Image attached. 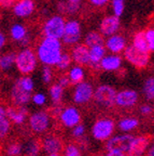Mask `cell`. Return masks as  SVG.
Segmentation results:
<instances>
[{"instance_id": "2e32d148", "label": "cell", "mask_w": 154, "mask_h": 156, "mask_svg": "<svg viewBox=\"0 0 154 156\" xmlns=\"http://www.w3.org/2000/svg\"><path fill=\"white\" fill-rule=\"evenodd\" d=\"M71 56L75 65H89V48L85 44H78L71 49Z\"/></svg>"}, {"instance_id": "30bf717a", "label": "cell", "mask_w": 154, "mask_h": 156, "mask_svg": "<svg viewBox=\"0 0 154 156\" xmlns=\"http://www.w3.org/2000/svg\"><path fill=\"white\" fill-rule=\"evenodd\" d=\"M121 27V20L114 14L106 15L99 23V32L104 37H110L118 34Z\"/></svg>"}, {"instance_id": "e575fe53", "label": "cell", "mask_w": 154, "mask_h": 156, "mask_svg": "<svg viewBox=\"0 0 154 156\" xmlns=\"http://www.w3.org/2000/svg\"><path fill=\"white\" fill-rule=\"evenodd\" d=\"M23 152V146L19 143H11L7 149V154L9 156H19Z\"/></svg>"}, {"instance_id": "681fc988", "label": "cell", "mask_w": 154, "mask_h": 156, "mask_svg": "<svg viewBox=\"0 0 154 156\" xmlns=\"http://www.w3.org/2000/svg\"><path fill=\"white\" fill-rule=\"evenodd\" d=\"M69 3H73V5H81V2L83 0H67Z\"/></svg>"}, {"instance_id": "d590c367", "label": "cell", "mask_w": 154, "mask_h": 156, "mask_svg": "<svg viewBox=\"0 0 154 156\" xmlns=\"http://www.w3.org/2000/svg\"><path fill=\"white\" fill-rule=\"evenodd\" d=\"M10 119L8 117H3V118H0V136L1 138H5V134L9 132L10 130Z\"/></svg>"}, {"instance_id": "9c48e42d", "label": "cell", "mask_w": 154, "mask_h": 156, "mask_svg": "<svg viewBox=\"0 0 154 156\" xmlns=\"http://www.w3.org/2000/svg\"><path fill=\"white\" fill-rule=\"evenodd\" d=\"M95 89L91 83L89 81H82L81 83L77 85L73 90V101L75 104L82 105L89 101L94 98Z\"/></svg>"}, {"instance_id": "603a6c76", "label": "cell", "mask_w": 154, "mask_h": 156, "mask_svg": "<svg viewBox=\"0 0 154 156\" xmlns=\"http://www.w3.org/2000/svg\"><path fill=\"white\" fill-rule=\"evenodd\" d=\"M28 36L29 35L28 32H27L26 26L24 24H22V23H14L10 28V37H11L13 41L21 44Z\"/></svg>"}, {"instance_id": "8992f818", "label": "cell", "mask_w": 154, "mask_h": 156, "mask_svg": "<svg viewBox=\"0 0 154 156\" xmlns=\"http://www.w3.org/2000/svg\"><path fill=\"white\" fill-rule=\"evenodd\" d=\"M118 91L110 85H100L95 89L94 100L105 107H111L116 104Z\"/></svg>"}, {"instance_id": "5bb4252c", "label": "cell", "mask_w": 154, "mask_h": 156, "mask_svg": "<svg viewBox=\"0 0 154 156\" xmlns=\"http://www.w3.org/2000/svg\"><path fill=\"white\" fill-rule=\"evenodd\" d=\"M105 47H106L107 51H109L110 53L120 54L122 52L124 53V51H125L128 46L125 37L121 34H116L106 39Z\"/></svg>"}, {"instance_id": "6da1fadb", "label": "cell", "mask_w": 154, "mask_h": 156, "mask_svg": "<svg viewBox=\"0 0 154 156\" xmlns=\"http://www.w3.org/2000/svg\"><path fill=\"white\" fill-rule=\"evenodd\" d=\"M38 60L44 66H56L63 55V42L58 39L44 37L36 50Z\"/></svg>"}, {"instance_id": "f35d334b", "label": "cell", "mask_w": 154, "mask_h": 156, "mask_svg": "<svg viewBox=\"0 0 154 156\" xmlns=\"http://www.w3.org/2000/svg\"><path fill=\"white\" fill-rule=\"evenodd\" d=\"M146 37H147L148 46L150 51H154V28H149L146 30Z\"/></svg>"}, {"instance_id": "74e56055", "label": "cell", "mask_w": 154, "mask_h": 156, "mask_svg": "<svg viewBox=\"0 0 154 156\" xmlns=\"http://www.w3.org/2000/svg\"><path fill=\"white\" fill-rule=\"evenodd\" d=\"M53 79V71L50 66H44L42 69V80L44 83H50Z\"/></svg>"}, {"instance_id": "484cf974", "label": "cell", "mask_w": 154, "mask_h": 156, "mask_svg": "<svg viewBox=\"0 0 154 156\" xmlns=\"http://www.w3.org/2000/svg\"><path fill=\"white\" fill-rule=\"evenodd\" d=\"M68 77L70 79V83H73V85H79L82 81H84L85 77V72L83 66L80 65H73L72 67L69 69V73H68Z\"/></svg>"}, {"instance_id": "7a4b0ae2", "label": "cell", "mask_w": 154, "mask_h": 156, "mask_svg": "<svg viewBox=\"0 0 154 156\" xmlns=\"http://www.w3.org/2000/svg\"><path fill=\"white\" fill-rule=\"evenodd\" d=\"M37 53L30 48H23L16 53L15 66L23 76H28L37 68L38 65Z\"/></svg>"}, {"instance_id": "44dd1931", "label": "cell", "mask_w": 154, "mask_h": 156, "mask_svg": "<svg viewBox=\"0 0 154 156\" xmlns=\"http://www.w3.org/2000/svg\"><path fill=\"white\" fill-rule=\"evenodd\" d=\"M27 110L24 106H9L7 107V117L15 125H22L25 122Z\"/></svg>"}, {"instance_id": "c3c4849f", "label": "cell", "mask_w": 154, "mask_h": 156, "mask_svg": "<svg viewBox=\"0 0 154 156\" xmlns=\"http://www.w3.org/2000/svg\"><path fill=\"white\" fill-rule=\"evenodd\" d=\"M147 156H154V143L149 147L147 152Z\"/></svg>"}, {"instance_id": "4fadbf2b", "label": "cell", "mask_w": 154, "mask_h": 156, "mask_svg": "<svg viewBox=\"0 0 154 156\" xmlns=\"http://www.w3.org/2000/svg\"><path fill=\"white\" fill-rule=\"evenodd\" d=\"M139 100V94L132 89H123L116 94V105L122 108H128L136 104Z\"/></svg>"}, {"instance_id": "7402d4cb", "label": "cell", "mask_w": 154, "mask_h": 156, "mask_svg": "<svg viewBox=\"0 0 154 156\" xmlns=\"http://www.w3.org/2000/svg\"><path fill=\"white\" fill-rule=\"evenodd\" d=\"M106 52H107V49L105 46H96L89 48V58H91L89 66L92 68H95V69L100 68L101 61L107 55Z\"/></svg>"}, {"instance_id": "8d00e7d4", "label": "cell", "mask_w": 154, "mask_h": 156, "mask_svg": "<svg viewBox=\"0 0 154 156\" xmlns=\"http://www.w3.org/2000/svg\"><path fill=\"white\" fill-rule=\"evenodd\" d=\"M64 156H82V154L77 145L69 144L66 146L65 151H64Z\"/></svg>"}, {"instance_id": "836d02e7", "label": "cell", "mask_w": 154, "mask_h": 156, "mask_svg": "<svg viewBox=\"0 0 154 156\" xmlns=\"http://www.w3.org/2000/svg\"><path fill=\"white\" fill-rule=\"evenodd\" d=\"M17 83L24 88L25 90L32 93V91L35 88V81L30 76H23V77L17 79Z\"/></svg>"}, {"instance_id": "9a60e30c", "label": "cell", "mask_w": 154, "mask_h": 156, "mask_svg": "<svg viewBox=\"0 0 154 156\" xmlns=\"http://www.w3.org/2000/svg\"><path fill=\"white\" fill-rule=\"evenodd\" d=\"M36 10L35 0H17L14 7L12 8V12L18 19H27L32 16Z\"/></svg>"}, {"instance_id": "d6986e66", "label": "cell", "mask_w": 154, "mask_h": 156, "mask_svg": "<svg viewBox=\"0 0 154 156\" xmlns=\"http://www.w3.org/2000/svg\"><path fill=\"white\" fill-rule=\"evenodd\" d=\"M123 58L120 54H107L100 63V68L105 72H116L121 69Z\"/></svg>"}, {"instance_id": "cb8c5ba5", "label": "cell", "mask_w": 154, "mask_h": 156, "mask_svg": "<svg viewBox=\"0 0 154 156\" xmlns=\"http://www.w3.org/2000/svg\"><path fill=\"white\" fill-rule=\"evenodd\" d=\"M105 37L100 34V32L97 30H89L86 35L84 36V44L89 48L96 46H105Z\"/></svg>"}, {"instance_id": "7bdbcfd3", "label": "cell", "mask_w": 154, "mask_h": 156, "mask_svg": "<svg viewBox=\"0 0 154 156\" xmlns=\"http://www.w3.org/2000/svg\"><path fill=\"white\" fill-rule=\"evenodd\" d=\"M17 0H0V5L3 9H10L13 8Z\"/></svg>"}, {"instance_id": "60d3db41", "label": "cell", "mask_w": 154, "mask_h": 156, "mask_svg": "<svg viewBox=\"0 0 154 156\" xmlns=\"http://www.w3.org/2000/svg\"><path fill=\"white\" fill-rule=\"evenodd\" d=\"M84 132H85V127L80 124L72 129V136H75V138H81L82 136H84Z\"/></svg>"}, {"instance_id": "3957f363", "label": "cell", "mask_w": 154, "mask_h": 156, "mask_svg": "<svg viewBox=\"0 0 154 156\" xmlns=\"http://www.w3.org/2000/svg\"><path fill=\"white\" fill-rule=\"evenodd\" d=\"M67 21L62 14H53L45 20L42 25V33L46 38L62 40Z\"/></svg>"}, {"instance_id": "ffe728a7", "label": "cell", "mask_w": 154, "mask_h": 156, "mask_svg": "<svg viewBox=\"0 0 154 156\" xmlns=\"http://www.w3.org/2000/svg\"><path fill=\"white\" fill-rule=\"evenodd\" d=\"M42 149L48 155H55L63 150V142L57 136H46L42 141Z\"/></svg>"}, {"instance_id": "52a82bcc", "label": "cell", "mask_w": 154, "mask_h": 156, "mask_svg": "<svg viewBox=\"0 0 154 156\" xmlns=\"http://www.w3.org/2000/svg\"><path fill=\"white\" fill-rule=\"evenodd\" d=\"M82 38L81 24L78 20H69L66 23L65 33L62 38V42L66 46L75 47L80 42Z\"/></svg>"}, {"instance_id": "1f68e13d", "label": "cell", "mask_w": 154, "mask_h": 156, "mask_svg": "<svg viewBox=\"0 0 154 156\" xmlns=\"http://www.w3.org/2000/svg\"><path fill=\"white\" fill-rule=\"evenodd\" d=\"M40 152V144L36 140H30L24 145V153L26 156H37Z\"/></svg>"}, {"instance_id": "f907efd6", "label": "cell", "mask_w": 154, "mask_h": 156, "mask_svg": "<svg viewBox=\"0 0 154 156\" xmlns=\"http://www.w3.org/2000/svg\"><path fill=\"white\" fill-rule=\"evenodd\" d=\"M49 156H58V154H55V155H49Z\"/></svg>"}, {"instance_id": "d6a6232c", "label": "cell", "mask_w": 154, "mask_h": 156, "mask_svg": "<svg viewBox=\"0 0 154 156\" xmlns=\"http://www.w3.org/2000/svg\"><path fill=\"white\" fill-rule=\"evenodd\" d=\"M111 9L116 16L120 17L125 9V0H111Z\"/></svg>"}, {"instance_id": "ac0fdd59", "label": "cell", "mask_w": 154, "mask_h": 156, "mask_svg": "<svg viewBox=\"0 0 154 156\" xmlns=\"http://www.w3.org/2000/svg\"><path fill=\"white\" fill-rule=\"evenodd\" d=\"M150 145V138L145 136H135L129 150L127 152V156H143L146 152H148V147Z\"/></svg>"}, {"instance_id": "e0dca14e", "label": "cell", "mask_w": 154, "mask_h": 156, "mask_svg": "<svg viewBox=\"0 0 154 156\" xmlns=\"http://www.w3.org/2000/svg\"><path fill=\"white\" fill-rule=\"evenodd\" d=\"M60 120L63 125L67 128H75V126L80 125L81 122V115L78 108L73 106H68L63 110L60 114Z\"/></svg>"}, {"instance_id": "f1b7e54d", "label": "cell", "mask_w": 154, "mask_h": 156, "mask_svg": "<svg viewBox=\"0 0 154 156\" xmlns=\"http://www.w3.org/2000/svg\"><path fill=\"white\" fill-rule=\"evenodd\" d=\"M142 93L147 100H154V77L147 78L142 86Z\"/></svg>"}, {"instance_id": "f6af8a7d", "label": "cell", "mask_w": 154, "mask_h": 156, "mask_svg": "<svg viewBox=\"0 0 154 156\" xmlns=\"http://www.w3.org/2000/svg\"><path fill=\"white\" fill-rule=\"evenodd\" d=\"M58 83H59V85L65 89V88L68 87L71 83H70V79H69L68 76H62V77L59 78V80H58Z\"/></svg>"}, {"instance_id": "bcb514c9", "label": "cell", "mask_w": 154, "mask_h": 156, "mask_svg": "<svg viewBox=\"0 0 154 156\" xmlns=\"http://www.w3.org/2000/svg\"><path fill=\"white\" fill-rule=\"evenodd\" d=\"M105 156H125V154L120 151H108Z\"/></svg>"}, {"instance_id": "8fae6325", "label": "cell", "mask_w": 154, "mask_h": 156, "mask_svg": "<svg viewBox=\"0 0 154 156\" xmlns=\"http://www.w3.org/2000/svg\"><path fill=\"white\" fill-rule=\"evenodd\" d=\"M10 97L11 100L16 106H25L28 104L30 101H32V93L28 92L17 83V80L13 83L11 91H10Z\"/></svg>"}, {"instance_id": "ab89813d", "label": "cell", "mask_w": 154, "mask_h": 156, "mask_svg": "<svg viewBox=\"0 0 154 156\" xmlns=\"http://www.w3.org/2000/svg\"><path fill=\"white\" fill-rule=\"evenodd\" d=\"M32 102L35 103L36 105H39V106H41V105H44L46 102V97L44 93L42 92H37L36 94L32 95Z\"/></svg>"}, {"instance_id": "f546056e", "label": "cell", "mask_w": 154, "mask_h": 156, "mask_svg": "<svg viewBox=\"0 0 154 156\" xmlns=\"http://www.w3.org/2000/svg\"><path fill=\"white\" fill-rule=\"evenodd\" d=\"M63 94H64V88L62 87L58 83L51 86L50 97H51V100L53 101L55 104H58V103L62 101V99H63Z\"/></svg>"}, {"instance_id": "7c38bea8", "label": "cell", "mask_w": 154, "mask_h": 156, "mask_svg": "<svg viewBox=\"0 0 154 156\" xmlns=\"http://www.w3.org/2000/svg\"><path fill=\"white\" fill-rule=\"evenodd\" d=\"M29 126L34 132L42 133L50 127V117L45 112H36L29 116Z\"/></svg>"}, {"instance_id": "ba28073f", "label": "cell", "mask_w": 154, "mask_h": 156, "mask_svg": "<svg viewBox=\"0 0 154 156\" xmlns=\"http://www.w3.org/2000/svg\"><path fill=\"white\" fill-rule=\"evenodd\" d=\"M134 139L135 136L129 133L118 134L107 141L106 147L108 151H120L125 153V152H128Z\"/></svg>"}, {"instance_id": "4316f807", "label": "cell", "mask_w": 154, "mask_h": 156, "mask_svg": "<svg viewBox=\"0 0 154 156\" xmlns=\"http://www.w3.org/2000/svg\"><path fill=\"white\" fill-rule=\"evenodd\" d=\"M138 125H139V120L135 117H126V118H123L119 122L118 126L119 129L123 132H129L132 130H134L135 128H137Z\"/></svg>"}, {"instance_id": "83f0119b", "label": "cell", "mask_w": 154, "mask_h": 156, "mask_svg": "<svg viewBox=\"0 0 154 156\" xmlns=\"http://www.w3.org/2000/svg\"><path fill=\"white\" fill-rule=\"evenodd\" d=\"M15 61H16V53L14 52L5 53L0 58V67L2 71H9L13 65H15Z\"/></svg>"}, {"instance_id": "5b68a950", "label": "cell", "mask_w": 154, "mask_h": 156, "mask_svg": "<svg viewBox=\"0 0 154 156\" xmlns=\"http://www.w3.org/2000/svg\"><path fill=\"white\" fill-rule=\"evenodd\" d=\"M124 58L128 63L137 68H145L149 65L150 53L149 52L141 51L134 46H128L124 51Z\"/></svg>"}, {"instance_id": "4dcf8cb0", "label": "cell", "mask_w": 154, "mask_h": 156, "mask_svg": "<svg viewBox=\"0 0 154 156\" xmlns=\"http://www.w3.org/2000/svg\"><path fill=\"white\" fill-rule=\"evenodd\" d=\"M72 62H73V60H72L71 54L64 52L62 58H60L59 62H58L57 65H56V67H57L59 71L65 72V71H67V69H70V68L72 67V66H71Z\"/></svg>"}, {"instance_id": "7dc6e473", "label": "cell", "mask_w": 154, "mask_h": 156, "mask_svg": "<svg viewBox=\"0 0 154 156\" xmlns=\"http://www.w3.org/2000/svg\"><path fill=\"white\" fill-rule=\"evenodd\" d=\"M5 42H7V36H5V34L3 32L0 33V47L1 48H3L5 44Z\"/></svg>"}, {"instance_id": "b9f144b4", "label": "cell", "mask_w": 154, "mask_h": 156, "mask_svg": "<svg viewBox=\"0 0 154 156\" xmlns=\"http://www.w3.org/2000/svg\"><path fill=\"white\" fill-rule=\"evenodd\" d=\"M89 3H91L92 5H94V7L102 8L108 5L111 0H89Z\"/></svg>"}, {"instance_id": "ee69618b", "label": "cell", "mask_w": 154, "mask_h": 156, "mask_svg": "<svg viewBox=\"0 0 154 156\" xmlns=\"http://www.w3.org/2000/svg\"><path fill=\"white\" fill-rule=\"evenodd\" d=\"M152 112H153V108H152L151 105L143 104V105H141V106H140V113H141L142 115H145V116H147V115H150Z\"/></svg>"}, {"instance_id": "d4e9b609", "label": "cell", "mask_w": 154, "mask_h": 156, "mask_svg": "<svg viewBox=\"0 0 154 156\" xmlns=\"http://www.w3.org/2000/svg\"><path fill=\"white\" fill-rule=\"evenodd\" d=\"M132 46L139 49V50H141V51L150 52L149 46H148V41H147V37H146V30L137 32L134 36H132Z\"/></svg>"}, {"instance_id": "277c9868", "label": "cell", "mask_w": 154, "mask_h": 156, "mask_svg": "<svg viewBox=\"0 0 154 156\" xmlns=\"http://www.w3.org/2000/svg\"><path fill=\"white\" fill-rule=\"evenodd\" d=\"M116 125L111 118H100L92 127V136L97 141H108L112 138Z\"/></svg>"}]
</instances>
